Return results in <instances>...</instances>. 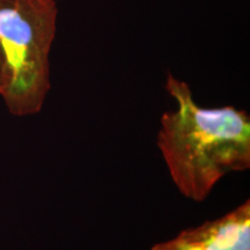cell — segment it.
Masks as SVG:
<instances>
[{"label": "cell", "instance_id": "1", "mask_svg": "<svg viewBox=\"0 0 250 250\" xmlns=\"http://www.w3.org/2000/svg\"><path fill=\"white\" fill-rule=\"evenodd\" d=\"M166 89L176 109L161 116L156 145L180 193L203 202L227 174L250 168V117L233 105L201 107L171 73Z\"/></svg>", "mask_w": 250, "mask_h": 250}, {"label": "cell", "instance_id": "2", "mask_svg": "<svg viewBox=\"0 0 250 250\" xmlns=\"http://www.w3.org/2000/svg\"><path fill=\"white\" fill-rule=\"evenodd\" d=\"M58 0H0V46L6 62L1 99L24 117L42 110L51 88L50 52L57 31Z\"/></svg>", "mask_w": 250, "mask_h": 250}, {"label": "cell", "instance_id": "3", "mask_svg": "<svg viewBox=\"0 0 250 250\" xmlns=\"http://www.w3.org/2000/svg\"><path fill=\"white\" fill-rule=\"evenodd\" d=\"M151 250H250V199L223 217L155 243Z\"/></svg>", "mask_w": 250, "mask_h": 250}, {"label": "cell", "instance_id": "4", "mask_svg": "<svg viewBox=\"0 0 250 250\" xmlns=\"http://www.w3.org/2000/svg\"><path fill=\"white\" fill-rule=\"evenodd\" d=\"M6 83V62L4 54H2L1 46H0V94L4 89Z\"/></svg>", "mask_w": 250, "mask_h": 250}]
</instances>
